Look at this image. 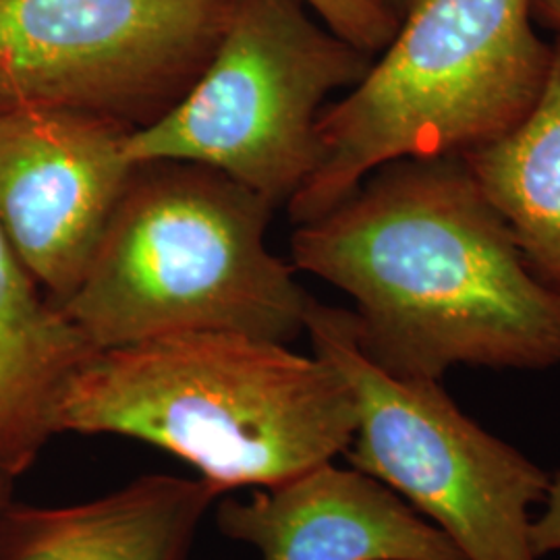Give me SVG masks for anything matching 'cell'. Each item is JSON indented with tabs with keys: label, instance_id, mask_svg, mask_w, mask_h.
<instances>
[{
	"label": "cell",
	"instance_id": "cell-2",
	"mask_svg": "<svg viewBox=\"0 0 560 560\" xmlns=\"http://www.w3.org/2000/svg\"><path fill=\"white\" fill-rule=\"evenodd\" d=\"M55 425L159 446L226 494L345 455L358 409L318 355L237 332H183L94 351L67 384Z\"/></svg>",
	"mask_w": 560,
	"mask_h": 560
},
{
	"label": "cell",
	"instance_id": "cell-1",
	"mask_svg": "<svg viewBox=\"0 0 560 560\" xmlns=\"http://www.w3.org/2000/svg\"><path fill=\"white\" fill-rule=\"evenodd\" d=\"M291 256L353 300L361 351L397 378L560 365V298L529 272L460 156L376 168L298 224Z\"/></svg>",
	"mask_w": 560,
	"mask_h": 560
},
{
	"label": "cell",
	"instance_id": "cell-11",
	"mask_svg": "<svg viewBox=\"0 0 560 560\" xmlns=\"http://www.w3.org/2000/svg\"><path fill=\"white\" fill-rule=\"evenodd\" d=\"M96 349L23 268L0 233V474L21 471L57 434V409Z\"/></svg>",
	"mask_w": 560,
	"mask_h": 560
},
{
	"label": "cell",
	"instance_id": "cell-12",
	"mask_svg": "<svg viewBox=\"0 0 560 560\" xmlns=\"http://www.w3.org/2000/svg\"><path fill=\"white\" fill-rule=\"evenodd\" d=\"M460 159L511 229L529 272L560 298V34L534 110Z\"/></svg>",
	"mask_w": 560,
	"mask_h": 560
},
{
	"label": "cell",
	"instance_id": "cell-9",
	"mask_svg": "<svg viewBox=\"0 0 560 560\" xmlns=\"http://www.w3.org/2000/svg\"><path fill=\"white\" fill-rule=\"evenodd\" d=\"M217 523L264 560H467L386 483L332 460L249 501L224 499Z\"/></svg>",
	"mask_w": 560,
	"mask_h": 560
},
{
	"label": "cell",
	"instance_id": "cell-8",
	"mask_svg": "<svg viewBox=\"0 0 560 560\" xmlns=\"http://www.w3.org/2000/svg\"><path fill=\"white\" fill-rule=\"evenodd\" d=\"M129 133L67 108L0 106V233L57 305L80 287L131 179Z\"/></svg>",
	"mask_w": 560,
	"mask_h": 560
},
{
	"label": "cell",
	"instance_id": "cell-17",
	"mask_svg": "<svg viewBox=\"0 0 560 560\" xmlns=\"http://www.w3.org/2000/svg\"><path fill=\"white\" fill-rule=\"evenodd\" d=\"M4 478H7V476H2V474H0V504H2V490H4Z\"/></svg>",
	"mask_w": 560,
	"mask_h": 560
},
{
	"label": "cell",
	"instance_id": "cell-13",
	"mask_svg": "<svg viewBox=\"0 0 560 560\" xmlns=\"http://www.w3.org/2000/svg\"><path fill=\"white\" fill-rule=\"evenodd\" d=\"M340 38L376 57L393 40L400 21L381 0H305Z\"/></svg>",
	"mask_w": 560,
	"mask_h": 560
},
{
	"label": "cell",
	"instance_id": "cell-6",
	"mask_svg": "<svg viewBox=\"0 0 560 560\" xmlns=\"http://www.w3.org/2000/svg\"><path fill=\"white\" fill-rule=\"evenodd\" d=\"M305 335L355 400L351 467L395 490L467 560H540L529 525L550 474L463 413L441 381L397 378L368 360L353 312L314 300Z\"/></svg>",
	"mask_w": 560,
	"mask_h": 560
},
{
	"label": "cell",
	"instance_id": "cell-14",
	"mask_svg": "<svg viewBox=\"0 0 560 560\" xmlns=\"http://www.w3.org/2000/svg\"><path fill=\"white\" fill-rule=\"evenodd\" d=\"M541 504V515L534 517L529 525V544L538 559L560 552V469L550 474L548 494Z\"/></svg>",
	"mask_w": 560,
	"mask_h": 560
},
{
	"label": "cell",
	"instance_id": "cell-5",
	"mask_svg": "<svg viewBox=\"0 0 560 560\" xmlns=\"http://www.w3.org/2000/svg\"><path fill=\"white\" fill-rule=\"evenodd\" d=\"M374 57L305 0H240L198 81L162 119L125 140L129 162H194L289 203L318 162V119Z\"/></svg>",
	"mask_w": 560,
	"mask_h": 560
},
{
	"label": "cell",
	"instance_id": "cell-10",
	"mask_svg": "<svg viewBox=\"0 0 560 560\" xmlns=\"http://www.w3.org/2000/svg\"><path fill=\"white\" fill-rule=\"evenodd\" d=\"M221 497L203 478L154 474L94 501L0 513V560H189Z\"/></svg>",
	"mask_w": 560,
	"mask_h": 560
},
{
	"label": "cell",
	"instance_id": "cell-7",
	"mask_svg": "<svg viewBox=\"0 0 560 560\" xmlns=\"http://www.w3.org/2000/svg\"><path fill=\"white\" fill-rule=\"evenodd\" d=\"M240 0H0V106L140 131L198 81Z\"/></svg>",
	"mask_w": 560,
	"mask_h": 560
},
{
	"label": "cell",
	"instance_id": "cell-4",
	"mask_svg": "<svg viewBox=\"0 0 560 560\" xmlns=\"http://www.w3.org/2000/svg\"><path fill=\"white\" fill-rule=\"evenodd\" d=\"M532 0H420L381 57L318 119V162L287 203L295 224L347 200L388 162L463 156L511 133L540 101L552 44Z\"/></svg>",
	"mask_w": 560,
	"mask_h": 560
},
{
	"label": "cell",
	"instance_id": "cell-16",
	"mask_svg": "<svg viewBox=\"0 0 560 560\" xmlns=\"http://www.w3.org/2000/svg\"><path fill=\"white\" fill-rule=\"evenodd\" d=\"M381 2L397 20L402 21V18H405L420 0H381Z\"/></svg>",
	"mask_w": 560,
	"mask_h": 560
},
{
	"label": "cell",
	"instance_id": "cell-15",
	"mask_svg": "<svg viewBox=\"0 0 560 560\" xmlns=\"http://www.w3.org/2000/svg\"><path fill=\"white\" fill-rule=\"evenodd\" d=\"M532 11L534 20L559 30L560 34V0H532Z\"/></svg>",
	"mask_w": 560,
	"mask_h": 560
},
{
	"label": "cell",
	"instance_id": "cell-3",
	"mask_svg": "<svg viewBox=\"0 0 560 560\" xmlns=\"http://www.w3.org/2000/svg\"><path fill=\"white\" fill-rule=\"evenodd\" d=\"M275 210L201 164H136L80 287L59 307L96 351L183 332L291 345L314 298L266 245Z\"/></svg>",
	"mask_w": 560,
	"mask_h": 560
}]
</instances>
